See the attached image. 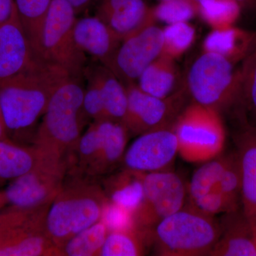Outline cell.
Returning <instances> with one entry per match:
<instances>
[{
  "label": "cell",
  "mask_w": 256,
  "mask_h": 256,
  "mask_svg": "<svg viewBox=\"0 0 256 256\" xmlns=\"http://www.w3.org/2000/svg\"><path fill=\"white\" fill-rule=\"evenodd\" d=\"M109 233L102 220L74 236L60 248L62 256H99Z\"/></svg>",
  "instance_id": "28"
},
{
  "label": "cell",
  "mask_w": 256,
  "mask_h": 256,
  "mask_svg": "<svg viewBox=\"0 0 256 256\" xmlns=\"http://www.w3.org/2000/svg\"><path fill=\"white\" fill-rule=\"evenodd\" d=\"M162 45V28L148 25L124 38L106 66L127 86L137 82L144 69L159 58Z\"/></svg>",
  "instance_id": "13"
},
{
  "label": "cell",
  "mask_w": 256,
  "mask_h": 256,
  "mask_svg": "<svg viewBox=\"0 0 256 256\" xmlns=\"http://www.w3.org/2000/svg\"><path fill=\"white\" fill-rule=\"evenodd\" d=\"M70 76L60 66L36 57L28 68L0 84V108L10 140L33 144L38 120Z\"/></svg>",
  "instance_id": "1"
},
{
  "label": "cell",
  "mask_w": 256,
  "mask_h": 256,
  "mask_svg": "<svg viewBox=\"0 0 256 256\" xmlns=\"http://www.w3.org/2000/svg\"><path fill=\"white\" fill-rule=\"evenodd\" d=\"M178 154V143L172 126L138 136L126 150L124 168L143 173L169 170Z\"/></svg>",
  "instance_id": "14"
},
{
  "label": "cell",
  "mask_w": 256,
  "mask_h": 256,
  "mask_svg": "<svg viewBox=\"0 0 256 256\" xmlns=\"http://www.w3.org/2000/svg\"><path fill=\"white\" fill-rule=\"evenodd\" d=\"M162 32L161 56L174 60L191 48L196 38V30L190 22L166 25Z\"/></svg>",
  "instance_id": "30"
},
{
  "label": "cell",
  "mask_w": 256,
  "mask_h": 256,
  "mask_svg": "<svg viewBox=\"0 0 256 256\" xmlns=\"http://www.w3.org/2000/svg\"><path fill=\"white\" fill-rule=\"evenodd\" d=\"M95 16L116 32L121 40L148 25L156 24L152 8L146 0H98Z\"/></svg>",
  "instance_id": "18"
},
{
  "label": "cell",
  "mask_w": 256,
  "mask_h": 256,
  "mask_svg": "<svg viewBox=\"0 0 256 256\" xmlns=\"http://www.w3.org/2000/svg\"><path fill=\"white\" fill-rule=\"evenodd\" d=\"M67 174L45 218L46 233L60 249L69 239L101 220L108 200L97 180Z\"/></svg>",
  "instance_id": "2"
},
{
  "label": "cell",
  "mask_w": 256,
  "mask_h": 256,
  "mask_svg": "<svg viewBox=\"0 0 256 256\" xmlns=\"http://www.w3.org/2000/svg\"><path fill=\"white\" fill-rule=\"evenodd\" d=\"M240 124L235 137L242 174L240 203L244 215L256 224V127Z\"/></svg>",
  "instance_id": "20"
},
{
  "label": "cell",
  "mask_w": 256,
  "mask_h": 256,
  "mask_svg": "<svg viewBox=\"0 0 256 256\" xmlns=\"http://www.w3.org/2000/svg\"><path fill=\"white\" fill-rule=\"evenodd\" d=\"M42 151L34 144H22L12 140H0V180L20 178L31 170L40 159Z\"/></svg>",
  "instance_id": "25"
},
{
  "label": "cell",
  "mask_w": 256,
  "mask_h": 256,
  "mask_svg": "<svg viewBox=\"0 0 256 256\" xmlns=\"http://www.w3.org/2000/svg\"><path fill=\"white\" fill-rule=\"evenodd\" d=\"M36 210H16L8 208L4 212H0V238L12 229L22 224Z\"/></svg>",
  "instance_id": "35"
},
{
  "label": "cell",
  "mask_w": 256,
  "mask_h": 256,
  "mask_svg": "<svg viewBox=\"0 0 256 256\" xmlns=\"http://www.w3.org/2000/svg\"><path fill=\"white\" fill-rule=\"evenodd\" d=\"M242 9L236 0H208L198 6V15L212 30L235 26Z\"/></svg>",
  "instance_id": "29"
},
{
  "label": "cell",
  "mask_w": 256,
  "mask_h": 256,
  "mask_svg": "<svg viewBox=\"0 0 256 256\" xmlns=\"http://www.w3.org/2000/svg\"><path fill=\"white\" fill-rule=\"evenodd\" d=\"M16 9L15 0H0V24L8 21Z\"/></svg>",
  "instance_id": "36"
},
{
  "label": "cell",
  "mask_w": 256,
  "mask_h": 256,
  "mask_svg": "<svg viewBox=\"0 0 256 256\" xmlns=\"http://www.w3.org/2000/svg\"><path fill=\"white\" fill-rule=\"evenodd\" d=\"M144 174L124 168L102 178L100 184L109 201L134 214L144 195Z\"/></svg>",
  "instance_id": "23"
},
{
  "label": "cell",
  "mask_w": 256,
  "mask_h": 256,
  "mask_svg": "<svg viewBox=\"0 0 256 256\" xmlns=\"http://www.w3.org/2000/svg\"><path fill=\"white\" fill-rule=\"evenodd\" d=\"M100 220L105 223L109 232L124 230L136 225L132 213L108 200L104 206Z\"/></svg>",
  "instance_id": "34"
},
{
  "label": "cell",
  "mask_w": 256,
  "mask_h": 256,
  "mask_svg": "<svg viewBox=\"0 0 256 256\" xmlns=\"http://www.w3.org/2000/svg\"><path fill=\"white\" fill-rule=\"evenodd\" d=\"M10 139L8 136V130L5 124L4 116L0 108V140Z\"/></svg>",
  "instance_id": "39"
},
{
  "label": "cell",
  "mask_w": 256,
  "mask_h": 256,
  "mask_svg": "<svg viewBox=\"0 0 256 256\" xmlns=\"http://www.w3.org/2000/svg\"><path fill=\"white\" fill-rule=\"evenodd\" d=\"M6 206V200L4 191H0V210Z\"/></svg>",
  "instance_id": "40"
},
{
  "label": "cell",
  "mask_w": 256,
  "mask_h": 256,
  "mask_svg": "<svg viewBox=\"0 0 256 256\" xmlns=\"http://www.w3.org/2000/svg\"><path fill=\"white\" fill-rule=\"evenodd\" d=\"M76 15L66 0H52L44 25L42 50L45 60L60 66L72 76L84 78L87 56L74 36Z\"/></svg>",
  "instance_id": "9"
},
{
  "label": "cell",
  "mask_w": 256,
  "mask_h": 256,
  "mask_svg": "<svg viewBox=\"0 0 256 256\" xmlns=\"http://www.w3.org/2000/svg\"><path fill=\"white\" fill-rule=\"evenodd\" d=\"M172 128L178 154L185 161L204 163L222 154L226 130L218 110L192 101L178 114Z\"/></svg>",
  "instance_id": "7"
},
{
  "label": "cell",
  "mask_w": 256,
  "mask_h": 256,
  "mask_svg": "<svg viewBox=\"0 0 256 256\" xmlns=\"http://www.w3.org/2000/svg\"><path fill=\"white\" fill-rule=\"evenodd\" d=\"M129 132L120 122L92 121L69 159L68 172L98 180L122 162Z\"/></svg>",
  "instance_id": "6"
},
{
  "label": "cell",
  "mask_w": 256,
  "mask_h": 256,
  "mask_svg": "<svg viewBox=\"0 0 256 256\" xmlns=\"http://www.w3.org/2000/svg\"><path fill=\"white\" fill-rule=\"evenodd\" d=\"M256 46V32L233 26L222 30H212L204 40L202 50L238 63L245 60Z\"/></svg>",
  "instance_id": "22"
},
{
  "label": "cell",
  "mask_w": 256,
  "mask_h": 256,
  "mask_svg": "<svg viewBox=\"0 0 256 256\" xmlns=\"http://www.w3.org/2000/svg\"><path fill=\"white\" fill-rule=\"evenodd\" d=\"M74 8L76 14H78L82 12L86 11L88 9L98 2V0H66Z\"/></svg>",
  "instance_id": "37"
},
{
  "label": "cell",
  "mask_w": 256,
  "mask_h": 256,
  "mask_svg": "<svg viewBox=\"0 0 256 256\" xmlns=\"http://www.w3.org/2000/svg\"><path fill=\"white\" fill-rule=\"evenodd\" d=\"M159 2L166 1V0H158Z\"/></svg>",
  "instance_id": "41"
},
{
  "label": "cell",
  "mask_w": 256,
  "mask_h": 256,
  "mask_svg": "<svg viewBox=\"0 0 256 256\" xmlns=\"http://www.w3.org/2000/svg\"><path fill=\"white\" fill-rule=\"evenodd\" d=\"M225 160L226 156L222 154L203 163L194 173L188 188L190 204L212 216L235 212L224 196L220 186Z\"/></svg>",
  "instance_id": "16"
},
{
  "label": "cell",
  "mask_w": 256,
  "mask_h": 256,
  "mask_svg": "<svg viewBox=\"0 0 256 256\" xmlns=\"http://www.w3.org/2000/svg\"><path fill=\"white\" fill-rule=\"evenodd\" d=\"M220 186L222 192L234 210H238L242 192V174L236 152L226 154Z\"/></svg>",
  "instance_id": "33"
},
{
  "label": "cell",
  "mask_w": 256,
  "mask_h": 256,
  "mask_svg": "<svg viewBox=\"0 0 256 256\" xmlns=\"http://www.w3.org/2000/svg\"><path fill=\"white\" fill-rule=\"evenodd\" d=\"M50 206L34 210L28 220L0 238V256H62L45 228Z\"/></svg>",
  "instance_id": "15"
},
{
  "label": "cell",
  "mask_w": 256,
  "mask_h": 256,
  "mask_svg": "<svg viewBox=\"0 0 256 256\" xmlns=\"http://www.w3.org/2000/svg\"><path fill=\"white\" fill-rule=\"evenodd\" d=\"M82 78L70 76L52 96L34 138L44 152L70 158L90 119L84 108Z\"/></svg>",
  "instance_id": "3"
},
{
  "label": "cell",
  "mask_w": 256,
  "mask_h": 256,
  "mask_svg": "<svg viewBox=\"0 0 256 256\" xmlns=\"http://www.w3.org/2000/svg\"><path fill=\"white\" fill-rule=\"evenodd\" d=\"M176 60L160 56L140 76L138 86L141 90L156 97L164 98L174 94L178 72Z\"/></svg>",
  "instance_id": "26"
},
{
  "label": "cell",
  "mask_w": 256,
  "mask_h": 256,
  "mask_svg": "<svg viewBox=\"0 0 256 256\" xmlns=\"http://www.w3.org/2000/svg\"><path fill=\"white\" fill-rule=\"evenodd\" d=\"M84 78L86 80L84 108L92 121L122 122L128 104L127 89L104 64L87 65Z\"/></svg>",
  "instance_id": "12"
},
{
  "label": "cell",
  "mask_w": 256,
  "mask_h": 256,
  "mask_svg": "<svg viewBox=\"0 0 256 256\" xmlns=\"http://www.w3.org/2000/svg\"><path fill=\"white\" fill-rule=\"evenodd\" d=\"M68 169V158L42 151L35 166L11 181L4 190L6 206L11 210H33L50 204L60 193Z\"/></svg>",
  "instance_id": "8"
},
{
  "label": "cell",
  "mask_w": 256,
  "mask_h": 256,
  "mask_svg": "<svg viewBox=\"0 0 256 256\" xmlns=\"http://www.w3.org/2000/svg\"><path fill=\"white\" fill-rule=\"evenodd\" d=\"M144 195L134 212L136 225L153 228L184 206L188 188L182 178L171 170L144 173Z\"/></svg>",
  "instance_id": "11"
},
{
  "label": "cell",
  "mask_w": 256,
  "mask_h": 256,
  "mask_svg": "<svg viewBox=\"0 0 256 256\" xmlns=\"http://www.w3.org/2000/svg\"><path fill=\"white\" fill-rule=\"evenodd\" d=\"M249 55L244 65L237 68L238 63L225 57L202 52L188 69L184 82L192 101L220 114L234 109L238 116Z\"/></svg>",
  "instance_id": "4"
},
{
  "label": "cell",
  "mask_w": 256,
  "mask_h": 256,
  "mask_svg": "<svg viewBox=\"0 0 256 256\" xmlns=\"http://www.w3.org/2000/svg\"><path fill=\"white\" fill-rule=\"evenodd\" d=\"M240 5L242 10L255 11L256 10V0H236Z\"/></svg>",
  "instance_id": "38"
},
{
  "label": "cell",
  "mask_w": 256,
  "mask_h": 256,
  "mask_svg": "<svg viewBox=\"0 0 256 256\" xmlns=\"http://www.w3.org/2000/svg\"><path fill=\"white\" fill-rule=\"evenodd\" d=\"M152 14L156 22L166 25L190 22L198 15V6L193 0H166L152 6Z\"/></svg>",
  "instance_id": "31"
},
{
  "label": "cell",
  "mask_w": 256,
  "mask_h": 256,
  "mask_svg": "<svg viewBox=\"0 0 256 256\" xmlns=\"http://www.w3.org/2000/svg\"><path fill=\"white\" fill-rule=\"evenodd\" d=\"M238 118L240 122L256 127V47L250 54L242 82Z\"/></svg>",
  "instance_id": "32"
},
{
  "label": "cell",
  "mask_w": 256,
  "mask_h": 256,
  "mask_svg": "<svg viewBox=\"0 0 256 256\" xmlns=\"http://www.w3.org/2000/svg\"><path fill=\"white\" fill-rule=\"evenodd\" d=\"M52 0H15L18 16L32 50L37 58H44L42 35Z\"/></svg>",
  "instance_id": "27"
},
{
  "label": "cell",
  "mask_w": 256,
  "mask_h": 256,
  "mask_svg": "<svg viewBox=\"0 0 256 256\" xmlns=\"http://www.w3.org/2000/svg\"><path fill=\"white\" fill-rule=\"evenodd\" d=\"M74 36L84 53L104 66L110 62L122 42L116 32L96 16L77 18Z\"/></svg>",
  "instance_id": "21"
},
{
  "label": "cell",
  "mask_w": 256,
  "mask_h": 256,
  "mask_svg": "<svg viewBox=\"0 0 256 256\" xmlns=\"http://www.w3.org/2000/svg\"><path fill=\"white\" fill-rule=\"evenodd\" d=\"M222 234L220 223L191 204L165 218L153 228L156 256H208Z\"/></svg>",
  "instance_id": "5"
},
{
  "label": "cell",
  "mask_w": 256,
  "mask_h": 256,
  "mask_svg": "<svg viewBox=\"0 0 256 256\" xmlns=\"http://www.w3.org/2000/svg\"><path fill=\"white\" fill-rule=\"evenodd\" d=\"M153 228L136 225L108 234L99 256H140L152 248Z\"/></svg>",
  "instance_id": "24"
},
{
  "label": "cell",
  "mask_w": 256,
  "mask_h": 256,
  "mask_svg": "<svg viewBox=\"0 0 256 256\" xmlns=\"http://www.w3.org/2000/svg\"><path fill=\"white\" fill-rule=\"evenodd\" d=\"M222 234L210 256H256V224L238 210L224 214Z\"/></svg>",
  "instance_id": "19"
},
{
  "label": "cell",
  "mask_w": 256,
  "mask_h": 256,
  "mask_svg": "<svg viewBox=\"0 0 256 256\" xmlns=\"http://www.w3.org/2000/svg\"><path fill=\"white\" fill-rule=\"evenodd\" d=\"M126 87L128 104L122 124L132 136L172 127L186 106V98L190 96L184 84L174 94L164 98L143 92L137 82Z\"/></svg>",
  "instance_id": "10"
},
{
  "label": "cell",
  "mask_w": 256,
  "mask_h": 256,
  "mask_svg": "<svg viewBox=\"0 0 256 256\" xmlns=\"http://www.w3.org/2000/svg\"><path fill=\"white\" fill-rule=\"evenodd\" d=\"M35 58L16 9L0 24V84L28 68Z\"/></svg>",
  "instance_id": "17"
}]
</instances>
